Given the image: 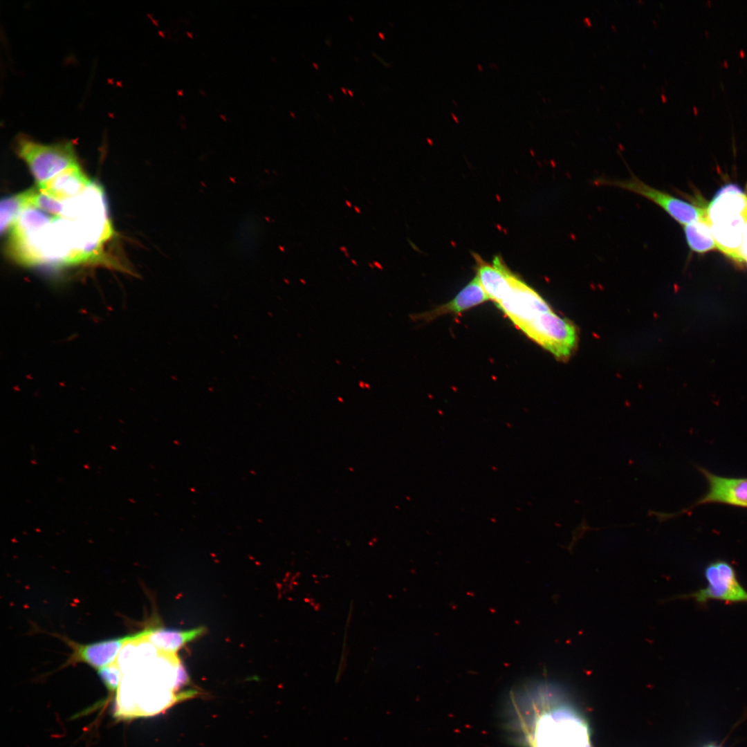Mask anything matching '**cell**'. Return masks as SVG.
Masks as SVG:
<instances>
[{"label":"cell","mask_w":747,"mask_h":747,"mask_svg":"<svg viewBox=\"0 0 747 747\" xmlns=\"http://www.w3.org/2000/svg\"><path fill=\"white\" fill-rule=\"evenodd\" d=\"M30 205V208H38L55 216H62L65 212L63 203L42 193L39 189L38 190L35 188L31 189Z\"/></svg>","instance_id":"16"},{"label":"cell","mask_w":747,"mask_h":747,"mask_svg":"<svg viewBox=\"0 0 747 747\" xmlns=\"http://www.w3.org/2000/svg\"><path fill=\"white\" fill-rule=\"evenodd\" d=\"M521 330L562 360L570 358L578 344L575 326L552 310L540 314Z\"/></svg>","instance_id":"3"},{"label":"cell","mask_w":747,"mask_h":747,"mask_svg":"<svg viewBox=\"0 0 747 747\" xmlns=\"http://www.w3.org/2000/svg\"><path fill=\"white\" fill-rule=\"evenodd\" d=\"M90 183L89 179L77 164L38 185V189L42 193L60 201L80 194L90 185Z\"/></svg>","instance_id":"11"},{"label":"cell","mask_w":747,"mask_h":747,"mask_svg":"<svg viewBox=\"0 0 747 747\" xmlns=\"http://www.w3.org/2000/svg\"><path fill=\"white\" fill-rule=\"evenodd\" d=\"M597 184L618 187L640 195L666 212L681 225H686L706 215V210L649 186L633 176L627 180L600 178Z\"/></svg>","instance_id":"5"},{"label":"cell","mask_w":747,"mask_h":747,"mask_svg":"<svg viewBox=\"0 0 747 747\" xmlns=\"http://www.w3.org/2000/svg\"><path fill=\"white\" fill-rule=\"evenodd\" d=\"M747 213L726 215L708 222L717 249L737 264H742L739 249Z\"/></svg>","instance_id":"9"},{"label":"cell","mask_w":747,"mask_h":747,"mask_svg":"<svg viewBox=\"0 0 747 747\" xmlns=\"http://www.w3.org/2000/svg\"><path fill=\"white\" fill-rule=\"evenodd\" d=\"M98 675L104 686L111 692H117L122 682V670L116 661L98 670Z\"/></svg>","instance_id":"17"},{"label":"cell","mask_w":747,"mask_h":747,"mask_svg":"<svg viewBox=\"0 0 747 747\" xmlns=\"http://www.w3.org/2000/svg\"><path fill=\"white\" fill-rule=\"evenodd\" d=\"M739 255L742 262L747 261V218L746 219L745 228L743 234L742 241L739 249Z\"/></svg>","instance_id":"18"},{"label":"cell","mask_w":747,"mask_h":747,"mask_svg":"<svg viewBox=\"0 0 747 747\" xmlns=\"http://www.w3.org/2000/svg\"><path fill=\"white\" fill-rule=\"evenodd\" d=\"M497 305L520 330L540 314L552 310L535 290L515 275L508 295Z\"/></svg>","instance_id":"7"},{"label":"cell","mask_w":747,"mask_h":747,"mask_svg":"<svg viewBox=\"0 0 747 747\" xmlns=\"http://www.w3.org/2000/svg\"><path fill=\"white\" fill-rule=\"evenodd\" d=\"M746 263H747V261H746Z\"/></svg>","instance_id":"21"},{"label":"cell","mask_w":747,"mask_h":747,"mask_svg":"<svg viewBox=\"0 0 747 747\" xmlns=\"http://www.w3.org/2000/svg\"><path fill=\"white\" fill-rule=\"evenodd\" d=\"M15 149L38 185L78 164L75 149L68 142L42 144L21 135L17 138Z\"/></svg>","instance_id":"2"},{"label":"cell","mask_w":747,"mask_h":747,"mask_svg":"<svg viewBox=\"0 0 747 747\" xmlns=\"http://www.w3.org/2000/svg\"><path fill=\"white\" fill-rule=\"evenodd\" d=\"M30 189L19 194L3 198L0 204V229L1 234L12 228L19 215L30 208Z\"/></svg>","instance_id":"15"},{"label":"cell","mask_w":747,"mask_h":747,"mask_svg":"<svg viewBox=\"0 0 747 747\" xmlns=\"http://www.w3.org/2000/svg\"><path fill=\"white\" fill-rule=\"evenodd\" d=\"M150 628L136 633L115 637L86 644H80L66 638H62L72 649V652L64 666L82 663L95 670L115 662L121 649L128 644L145 642Z\"/></svg>","instance_id":"6"},{"label":"cell","mask_w":747,"mask_h":747,"mask_svg":"<svg viewBox=\"0 0 747 747\" xmlns=\"http://www.w3.org/2000/svg\"><path fill=\"white\" fill-rule=\"evenodd\" d=\"M204 632L203 627L186 630L150 627L145 642L151 644L159 653L172 655L186 643L203 635Z\"/></svg>","instance_id":"13"},{"label":"cell","mask_w":747,"mask_h":747,"mask_svg":"<svg viewBox=\"0 0 747 747\" xmlns=\"http://www.w3.org/2000/svg\"><path fill=\"white\" fill-rule=\"evenodd\" d=\"M452 115L453 118H454L455 119V120H456V122H458V120L456 119V118L455 115H454V113H452Z\"/></svg>","instance_id":"19"},{"label":"cell","mask_w":747,"mask_h":747,"mask_svg":"<svg viewBox=\"0 0 747 747\" xmlns=\"http://www.w3.org/2000/svg\"><path fill=\"white\" fill-rule=\"evenodd\" d=\"M488 299L476 276L450 302L416 317L430 321L441 315L460 313Z\"/></svg>","instance_id":"12"},{"label":"cell","mask_w":747,"mask_h":747,"mask_svg":"<svg viewBox=\"0 0 747 747\" xmlns=\"http://www.w3.org/2000/svg\"><path fill=\"white\" fill-rule=\"evenodd\" d=\"M698 469L706 479L708 490L694 506L716 503L747 508V478L723 477L703 468Z\"/></svg>","instance_id":"8"},{"label":"cell","mask_w":747,"mask_h":747,"mask_svg":"<svg viewBox=\"0 0 747 747\" xmlns=\"http://www.w3.org/2000/svg\"><path fill=\"white\" fill-rule=\"evenodd\" d=\"M477 262V277L489 299L497 304L504 299L511 290L515 275L497 256L492 264L485 262L474 255Z\"/></svg>","instance_id":"10"},{"label":"cell","mask_w":747,"mask_h":747,"mask_svg":"<svg viewBox=\"0 0 747 747\" xmlns=\"http://www.w3.org/2000/svg\"><path fill=\"white\" fill-rule=\"evenodd\" d=\"M708 747H716V746H708Z\"/></svg>","instance_id":"20"},{"label":"cell","mask_w":747,"mask_h":747,"mask_svg":"<svg viewBox=\"0 0 747 747\" xmlns=\"http://www.w3.org/2000/svg\"><path fill=\"white\" fill-rule=\"evenodd\" d=\"M532 730L531 747H591L587 723L566 706L542 711Z\"/></svg>","instance_id":"1"},{"label":"cell","mask_w":747,"mask_h":747,"mask_svg":"<svg viewBox=\"0 0 747 747\" xmlns=\"http://www.w3.org/2000/svg\"><path fill=\"white\" fill-rule=\"evenodd\" d=\"M684 233L689 248L694 252L704 253L717 249L706 215L685 225Z\"/></svg>","instance_id":"14"},{"label":"cell","mask_w":747,"mask_h":747,"mask_svg":"<svg viewBox=\"0 0 747 747\" xmlns=\"http://www.w3.org/2000/svg\"><path fill=\"white\" fill-rule=\"evenodd\" d=\"M704 576L706 587L680 595L677 598H691L702 606L711 600L726 603L747 602V590L739 582L735 568L728 562L717 560L709 563L704 569Z\"/></svg>","instance_id":"4"}]
</instances>
